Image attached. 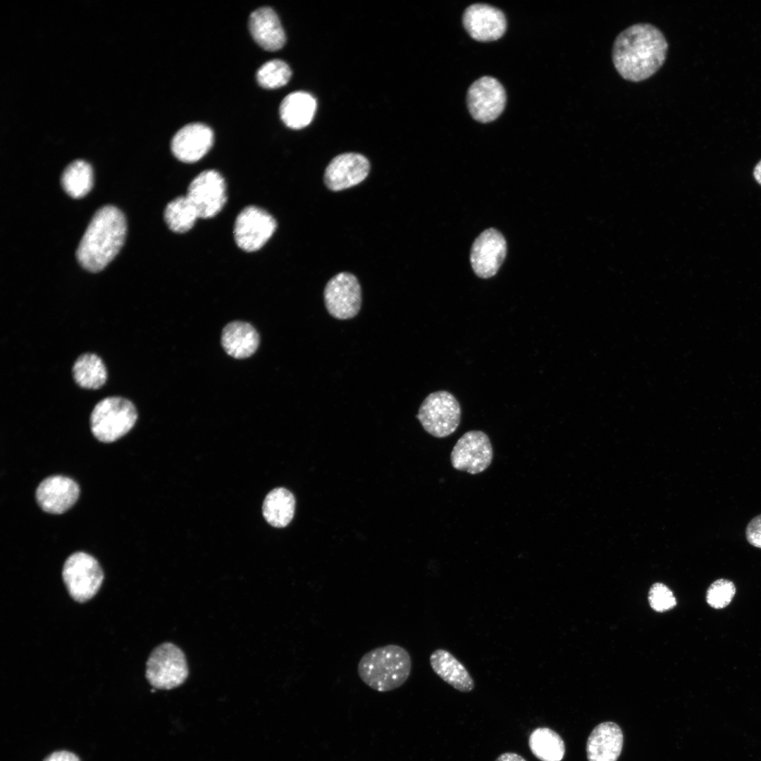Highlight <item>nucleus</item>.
<instances>
[{"mask_svg": "<svg viewBox=\"0 0 761 761\" xmlns=\"http://www.w3.org/2000/svg\"><path fill=\"white\" fill-rule=\"evenodd\" d=\"M668 43L663 33L648 23L634 24L618 35L612 47V61L618 73L631 82L653 75L664 64Z\"/></svg>", "mask_w": 761, "mask_h": 761, "instance_id": "f257e3e1", "label": "nucleus"}, {"mask_svg": "<svg viewBox=\"0 0 761 761\" xmlns=\"http://www.w3.org/2000/svg\"><path fill=\"white\" fill-rule=\"evenodd\" d=\"M127 230L125 216L107 205L94 214L76 251L80 264L90 272L103 270L123 245Z\"/></svg>", "mask_w": 761, "mask_h": 761, "instance_id": "f03ea898", "label": "nucleus"}, {"mask_svg": "<svg viewBox=\"0 0 761 761\" xmlns=\"http://www.w3.org/2000/svg\"><path fill=\"white\" fill-rule=\"evenodd\" d=\"M412 671V659L403 647L388 644L373 648L360 659L357 672L371 688L390 691L406 682Z\"/></svg>", "mask_w": 761, "mask_h": 761, "instance_id": "7ed1b4c3", "label": "nucleus"}, {"mask_svg": "<svg viewBox=\"0 0 761 761\" xmlns=\"http://www.w3.org/2000/svg\"><path fill=\"white\" fill-rule=\"evenodd\" d=\"M137 412L132 402L121 397H108L99 401L90 416L92 434L102 443H112L134 426Z\"/></svg>", "mask_w": 761, "mask_h": 761, "instance_id": "20e7f679", "label": "nucleus"}, {"mask_svg": "<svg viewBox=\"0 0 761 761\" xmlns=\"http://www.w3.org/2000/svg\"><path fill=\"white\" fill-rule=\"evenodd\" d=\"M416 418L427 433L435 438H445L452 434L459 425L460 404L452 393L436 391L423 400Z\"/></svg>", "mask_w": 761, "mask_h": 761, "instance_id": "39448f33", "label": "nucleus"}, {"mask_svg": "<svg viewBox=\"0 0 761 761\" xmlns=\"http://www.w3.org/2000/svg\"><path fill=\"white\" fill-rule=\"evenodd\" d=\"M62 577L68 592L75 601L84 602L99 590L104 572L98 561L84 552H76L65 561Z\"/></svg>", "mask_w": 761, "mask_h": 761, "instance_id": "423d86ee", "label": "nucleus"}, {"mask_svg": "<svg viewBox=\"0 0 761 761\" xmlns=\"http://www.w3.org/2000/svg\"><path fill=\"white\" fill-rule=\"evenodd\" d=\"M188 667L182 650L171 643L156 647L147 662L146 677L156 688L171 689L187 679Z\"/></svg>", "mask_w": 761, "mask_h": 761, "instance_id": "0eeeda50", "label": "nucleus"}, {"mask_svg": "<svg viewBox=\"0 0 761 761\" xmlns=\"http://www.w3.org/2000/svg\"><path fill=\"white\" fill-rule=\"evenodd\" d=\"M323 298L326 308L333 318L339 320L352 318L357 315L361 305L359 280L350 273H339L326 283Z\"/></svg>", "mask_w": 761, "mask_h": 761, "instance_id": "6e6552de", "label": "nucleus"}, {"mask_svg": "<svg viewBox=\"0 0 761 761\" xmlns=\"http://www.w3.org/2000/svg\"><path fill=\"white\" fill-rule=\"evenodd\" d=\"M276 227L275 218L267 211L255 206H247L236 218L235 241L245 252L257 251L271 238Z\"/></svg>", "mask_w": 761, "mask_h": 761, "instance_id": "1a4fd4ad", "label": "nucleus"}, {"mask_svg": "<svg viewBox=\"0 0 761 761\" xmlns=\"http://www.w3.org/2000/svg\"><path fill=\"white\" fill-rule=\"evenodd\" d=\"M186 197L195 208L199 218H212L226 202L225 180L215 170L204 171L191 181Z\"/></svg>", "mask_w": 761, "mask_h": 761, "instance_id": "9d476101", "label": "nucleus"}, {"mask_svg": "<svg viewBox=\"0 0 761 761\" xmlns=\"http://www.w3.org/2000/svg\"><path fill=\"white\" fill-rule=\"evenodd\" d=\"M493 457V447L488 435L474 430L459 438L451 452L450 460L455 469L477 474L490 465Z\"/></svg>", "mask_w": 761, "mask_h": 761, "instance_id": "9b49d317", "label": "nucleus"}, {"mask_svg": "<svg viewBox=\"0 0 761 761\" xmlns=\"http://www.w3.org/2000/svg\"><path fill=\"white\" fill-rule=\"evenodd\" d=\"M466 101L471 116L485 123L493 121L502 113L506 104V93L497 79L483 76L469 87Z\"/></svg>", "mask_w": 761, "mask_h": 761, "instance_id": "f8f14e48", "label": "nucleus"}, {"mask_svg": "<svg viewBox=\"0 0 761 761\" xmlns=\"http://www.w3.org/2000/svg\"><path fill=\"white\" fill-rule=\"evenodd\" d=\"M507 254V243L500 232L488 228L472 245L470 261L477 276L489 278L496 274Z\"/></svg>", "mask_w": 761, "mask_h": 761, "instance_id": "ddd939ff", "label": "nucleus"}, {"mask_svg": "<svg viewBox=\"0 0 761 761\" xmlns=\"http://www.w3.org/2000/svg\"><path fill=\"white\" fill-rule=\"evenodd\" d=\"M370 171L367 158L358 153H344L334 157L324 173V182L332 191L342 190L362 182Z\"/></svg>", "mask_w": 761, "mask_h": 761, "instance_id": "4468645a", "label": "nucleus"}, {"mask_svg": "<svg viewBox=\"0 0 761 761\" xmlns=\"http://www.w3.org/2000/svg\"><path fill=\"white\" fill-rule=\"evenodd\" d=\"M463 25L469 35L479 42L500 39L507 29L504 13L498 8L483 4L469 6L463 14Z\"/></svg>", "mask_w": 761, "mask_h": 761, "instance_id": "2eb2a0df", "label": "nucleus"}, {"mask_svg": "<svg viewBox=\"0 0 761 761\" xmlns=\"http://www.w3.org/2000/svg\"><path fill=\"white\" fill-rule=\"evenodd\" d=\"M79 494V486L74 480L57 475L44 478L37 486L35 497L43 511L58 514L69 509Z\"/></svg>", "mask_w": 761, "mask_h": 761, "instance_id": "dca6fc26", "label": "nucleus"}, {"mask_svg": "<svg viewBox=\"0 0 761 761\" xmlns=\"http://www.w3.org/2000/svg\"><path fill=\"white\" fill-rule=\"evenodd\" d=\"M213 143L214 133L209 127L202 123H190L175 133L171 148L178 160L194 163L210 150Z\"/></svg>", "mask_w": 761, "mask_h": 761, "instance_id": "f3484780", "label": "nucleus"}, {"mask_svg": "<svg viewBox=\"0 0 761 761\" xmlns=\"http://www.w3.org/2000/svg\"><path fill=\"white\" fill-rule=\"evenodd\" d=\"M623 734L614 722H602L595 727L586 744L588 761H617L623 746Z\"/></svg>", "mask_w": 761, "mask_h": 761, "instance_id": "a211bd4d", "label": "nucleus"}, {"mask_svg": "<svg viewBox=\"0 0 761 761\" xmlns=\"http://www.w3.org/2000/svg\"><path fill=\"white\" fill-rule=\"evenodd\" d=\"M249 27L256 43L267 51H277L285 43L286 37L275 11L262 7L253 11L249 19Z\"/></svg>", "mask_w": 761, "mask_h": 761, "instance_id": "6ab92c4d", "label": "nucleus"}, {"mask_svg": "<svg viewBox=\"0 0 761 761\" xmlns=\"http://www.w3.org/2000/svg\"><path fill=\"white\" fill-rule=\"evenodd\" d=\"M221 343L225 351L236 359H245L257 349L259 337L256 329L249 323L233 321L222 331Z\"/></svg>", "mask_w": 761, "mask_h": 761, "instance_id": "aec40b11", "label": "nucleus"}, {"mask_svg": "<svg viewBox=\"0 0 761 761\" xmlns=\"http://www.w3.org/2000/svg\"><path fill=\"white\" fill-rule=\"evenodd\" d=\"M430 664L434 672L455 689L469 692L474 688V680L465 667L448 651L438 649L433 652Z\"/></svg>", "mask_w": 761, "mask_h": 761, "instance_id": "412c9836", "label": "nucleus"}, {"mask_svg": "<svg viewBox=\"0 0 761 761\" xmlns=\"http://www.w3.org/2000/svg\"><path fill=\"white\" fill-rule=\"evenodd\" d=\"M316 109V101L305 92H295L287 95L280 106L283 122L292 129H301L312 120Z\"/></svg>", "mask_w": 761, "mask_h": 761, "instance_id": "4be33fe9", "label": "nucleus"}, {"mask_svg": "<svg viewBox=\"0 0 761 761\" xmlns=\"http://www.w3.org/2000/svg\"><path fill=\"white\" fill-rule=\"evenodd\" d=\"M295 507L293 494L284 488H277L266 495L263 504V515L271 526L283 528L292 521Z\"/></svg>", "mask_w": 761, "mask_h": 761, "instance_id": "5701e85b", "label": "nucleus"}, {"mask_svg": "<svg viewBox=\"0 0 761 761\" xmlns=\"http://www.w3.org/2000/svg\"><path fill=\"white\" fill-rule=\"evenodd\" d=\"M73 375L75 383L86 389H98L107 379L105 364L99 356L92 353L82 354L76 359Z\"/></svg>", "mask_w": 761, "mask_h": 761, "instance_id": "b1692460", "label": "nucleus"}, {"mask_svg": "<svg viewBox=\"0 0 761 761\" xmlns=\"http://www.w3.org/2000/svg\"><path fill=\"white\" fill-rule=\"evenodd\" d=\"M528 745L532 753L541 761H561L565 753L561 736L547 727H539L532 731Z\"/></svg>", "mask_w": 761, "mask_h": 761, "instance_id": "393cba45", "label": "nucleus"}, {"mask_svg": "<svg viewBox=\"0 0 761 761\" xmlns=\"http://www.w3.org/2000/svg\"><path fill=\"white\" fill-rule=\"evenodd\" d=\"M61 181L63 189L69 196L82 198L92 188V168L84 160H75L64 169Z\"/></svg>", "mask_w": 761, "mask_h": 761, "instance_id": "a878e982", "label": "nucleus"}, {"mask_svg": "<svg viewBox=\"0 0 761 761\" xmlns=\"http://www.w3.org/2000/svg\"><path fill=\"white\" fill-rule=\"evenodd\" d=\"M197 218L198 214L186 195L170 202L164 210L165 221L175 233H182L190 230Z\"/></svg>", "mask_w": 761, "mask_h": 761, "instance_id": "bb28decb", "label": "nucleus"}, {"mask_svg": "<svg viewBox=\"0 0 761 761\" xmlns=\"http://www.w3.org/2000/svg\"><path fill=\"white\" fill-rule=\"evenodd\" d=\"M292 75L289 66L283 61L274 59L262 65L256 73L259 84L266 89L280 87L287 83Z\"/></svg>", "mask_w": 761, "mask_h": 761, "instance_id": "cd10ccee", "label": "nucleus"}, {"mask_svg": "<svg viewBox=\"0 0 761 761\" xmlns=\"http://www.w3.org/2000/svg\"><path fill=\"white\" fill-rule=\"evenodd\" d=\"M736 594L734 583L728 579H719L710 584L706 592V601L714 609L728 606Z\"/></svg>", "mask_w": 761, "mask_h": 761, "instance_id": "c85d7f7f", "label": "nucleus"}, {"mask_svg": "<svg viewBox=\"0 0 761 761\" xmlns=\"http://www.w3.org/2000/svg\"><path fill=\"white\" fill-rule=\"evenodd\" d=\"M650 607L655 611L662 612L676 605L672 591L664 584L656 583L652 586L648 595Z\"/></svg>", "mask_w": 761, "mask_h": 761, "instance_id": "c756f323", "label": "nucleus"}, {"mask_svg": "<svg viewBox=\"0 0 761 761\" xmlns=\"http://www.w3.org/2000/svg\"><path fill=\"white\" fill-rule=\"evenodd\" d=\"M745 538L749 544L761 548V514L753 517L748 524Z\"/></svg>", "mask_w": 761, "mask_h": 761, "instance_id": "7c9ffc66", "label": "nucleus"}, {"mask_svg": "<svg viewBox=\"0 0 761 761\" xmlns=\"http://www.w3.org/2000/svg\"><path fill=\"white\" fill-rule=\"evenodd\" d=\"M43 761H80L74 753L67 750L56 751L48 755Z\"/></svg>", "mask_w": 761, "mask_h": 761, "instance_id": "2f4dec72", "label": "nucleus"}, {"mask_svg": "<svg viewBox=\"0 0 761 761\" xmlns=\"http://www.w3.org/2000/svg\"><path fill=\"white\" fill-rule=\"evenodd\" d=\"M495 761H526L521 755L514 753H505L501 754Z\"/></svg>", "mask_w": 761, "mask_h": 761, "instance_id": "473e14b6", "label": "nucleus"}, {"mask_svg": "<svg viewBox=\"0 0 761 761\" xmlns=\"http://www.w3.org/2000/svg\"><path fill=\"white\" fill-rule=\"evenodd\" d=\"M755 180L761 185V160L757 163L753 171Z\"/></svg>", "mask_w": 761, "mask_h": 761, "instance_id": "72a5a7b5", "label": "nucleus"}]
</instances>
